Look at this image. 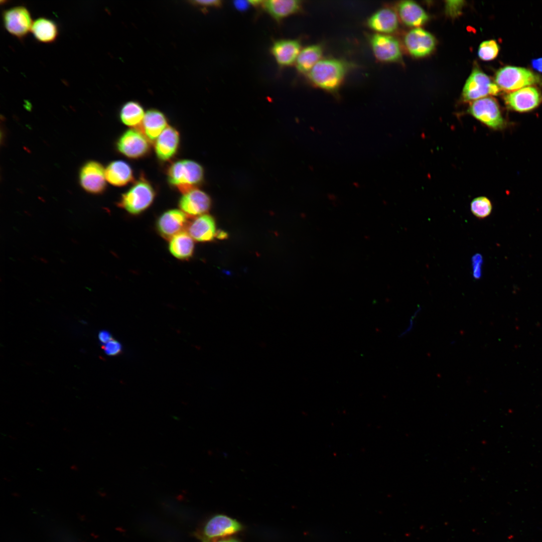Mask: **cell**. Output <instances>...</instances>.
I'll return each mask as SVG.
<instances>
[{
	"mask_svg": "<svg viewBox=\"0 0 542 542\" xmlns=\"http://www.w3.org/2000/svg\"><path fill=\"white\" fill-rule=\"evenodd\" d=\"M215 542H240L238 539L233 538L223 539Z\"/></svg>",
	"mask_w": 542,
	"mask_h": 542,
	"instance_id": "obj_39",
	"label": "cell"
},
{
	"mask_svg": "<svg viewBox=\"0 0 542 542\" xmlns=\"http://www.w3.org/2000/svg\"><path fill=\"white\" fill-rule=\"evenodd\" d=\"M186 231L194 240L201 242L212 241L218 232L214 217L208 214L191 218Z\"/></svg>",
	"mask_w": 542,
	"mask_h": 542,
	"instance_id": "obj_17",
	"label": "cell"
},
{
	"mask_svg": "<svg viewBox=\"0 0 542 542\" xmlns=\"http://www.w3.org/2000/svg\"><path fill=\"white\" fill-rule=\"evenodd\" d=\"M151 143L140 129L130 128L118 137L115 148L118 153L129 159L139 160L151 153Z\"/></svg>",
	"mask_w": 542,
	"mask_h": 542,
	"instance_id": "obj_5",
	"label": "cell"
},
{
	"mask_svg": "<svg viewBox=\"0 0 542 542\" xmlns=\"http://www.w3.org/2000/svg\"><path fill=\"white\" fill-rule=\"evenodd\" d=\"M2 20L5 29L19 39H24L31 32L33 23L30 11L22 6L4 10Z\"/></svg>",
	"mask_w": 542,
	"mask_h": 542,
	"instance_id": "obj_8",
	"label": "cell"
},
{
	"mask_svg": "<svg viewBox=\"0 0 542 542\" xmlns=\"http://www.w3.org/2000/svg\"><path fill=\"white\" fill-rule=\"evenodd\" d=\"M180 141L178 130L168 125L155 141L154 151L158 160L164 163L172 160L178 152Z\"/></svg>",
	"mask_w": 542,
	"mask_h": 542,
	"instance_id": "obj_16",
	"label": "cell"
},
{
	"mask_svg": "<svg viewBox=\"0 0 542 542\" xmlns=\"http://www.w3.org/2000/svg\"><path fill=\"white\" fill-rule=\"evenodd\" d=\"M420 309H418V310H417L415 312L414 314L410 317L409 322L406 328L400 333L399 337H403L412 331L414 326L415 320L420 312Z\"/></svg>",
	"mask_w": 542,
	"mask_h": 542,
	"instance_id": "obj_34",
	"label": "cell"
},
{
	"mask_svg": "<svg viewBox=\"0 0 542 542\" xmlns=\"http://www.w3.org/2000/svg\"><path fill=\"white\" fill-rule=\"evenodd\" d=\"M463 1H448L446 2V12L452 17L458 16L461 12L464 5Z\"/></svg>",
	"mask_w": 542,
	"mask_h": 542,
	"instance_id": "obj_30",
	"label": "cell"
},
{
	"mask_svg": "<svg viewBox=\"0 0 542 542\" xmlns=\"http://www.w3.org/2000/svg\"><path fill=\"white\" fill-rule=\"evenodd\" d=\"M102 348L105 353L109 356H116L122 351V346L120 342L114 339L103 345Z\"/></svg>",
	"mask_w": 542,
	"mask_h": 542,
	"instance_id": "obj_31",
	"label": "cell"
},
{
	"mask_svg": "<svg viewBox=\"0 0 542 542\" xmlns=\"http://www.w3.org/2000/svg\"><path fill=\"white\" fill-rule=\"evenodd\" d=\"M191 4L199 7H219L221 5V1L219 0L210 1H192Z\"/></svg>",
	"mask_w": 542,
	"mask_h": 542,
	"instance_id": "obj_33",
	"label": "cell"
},
{
	"mask_svg": "<svg viewBox=\"0 0 542 542\" xmlns=\"http://www.w3.org/2000/svg\"><path fill=\"white\" fill-rule=\"evenodd\" d=\"M241 524L235 519L223 514L215 515L205 524L202 531L203 542L226 536L240 531Z\"/></svg>",
	"mask_w": 542,
	"mask_h": 542,
	"instance_id": "obj_14",
	"label": "cell"
},
{
	"mask_svg": "<svg viewBox=\"0 0 542 542\" xmlns=\"http://www.w3.org/2000/svg\"><path fill=\"white\" fill-rule=\"evenodd\" d=\"M536 74L525 68L506 66L499 69L495 76L496 84L500 89L513 92L540 83Z\"/></svg>",
	"mask_w": 542,
	"mask_h": 542,
	"instance_id": "obj_4",
	"label": "cell"
},
{
	"mask_svg": "<svg viewBox=\"0 0 542 542\" xmlns=\"http://www.w3.org/2000/svg\"><path fill=\"white\" fill-rule=\"evenodd\" d=\"M188 216L180 209H171L162 213L157 218L156 229L160 235L166 240L186 229Z\"/></svg>",
	"mask_w": 542,
	"mask_h": 542,
	"instance_id": "obj_12",
	"label": "cell"
},
{
	"mask_svg": "<svg viewBox=\"0 0 542 542\" xmlns=\"http://www.w3.org/2000/svg\"><path fill=\"white\" fill-rule=\"evenodd\" d=\"M369 43L375 58L384 63L397 62L401 60L399 43L389 35L374 33L369 37Z\"/></svg>",
	"mask_w": 542,
	"mask_h": 542,
	"instance_id": "obj_9",
	"label": "cell"
},
{
	"mask_svg": "<svg viewBox=\"0 0 542 542\" xmlns=\"http://www.w3.org/2000/svg\"><path fill=\"white\" fill-rule=\"evenodd\" d=\"M349 68V64L343 60L324 59L320 60L307 75L313 86L333 93L340 88Z\"/></svg>",
	"mask_w": 542,
	"mask_h": 542,
	"instance_id": "obj_1",
	"label": "cell"
},
{
	"mask_svg": "<svg viewBox=\"0 0 542 542\" xmlns=\"http://www.w3.org/2000/svg\"><path fill=\"white\" fill-rule=\"evenodd\" d=\"M366 24L376 33L388 35L398 29V16L393 9L383 8L371 15L367 19Z\"/></svg>",
	"mask_w": 542,
	"mask_h": 542,
	"instance_id": "obj_18",
	"label": "cell"
},
{
	"mask_svg": "<svg viewBox=\"0 0 542 542\" xmlns=\"http://www.w3.org/2000/svg\"><path fill=\"white\" fill-rule=\"evenodd\" d=\"M211 204L210 196L198 188L182 194L178 201L180 210L190 218L207 214Z\"/></svg>",
	"mask_w": 542,
	"mask_h": 542,
	"instance_id": "obj_10",
	"label": "cell"
},
{
	"mask_svg": "<svg viewBox=\"0 0 542 542\" xmlns=\"http://www.w3.org/2000/svg\"><path fill=\"white\" fill-rule=\"evenodd\" d=\"M31 32L37 41L51 43L57 39L59 30L54 21L45 17H40L33 21Z\"/></svg>",
	"mask_w": 542,
	"mask_h": 542,
	"instance_id": "obj_25",
	"label": "cell"
},
{
	"mask_svg": "<svg viewBox=\"0 0 542 542\" xmlns=\"http://www.w3.org/2000/svg\"><path fill=\"white\" fill-rule=\"evenodd\" d=\"M301 50L300 42L291 39L276 41L271 49L278 64L282 66H290L296 62Z\"/></svg>",
	"mask_w": 542,
	"mask_h": 542,
	"instance_id": "obj_22",
	"label": "cell"
},
{
	"mask_svg": "<svg viewBox=\"0 0 542 542\" xmlns=\"http://www.w3.org/2000/svg\"><path fill=\"white\" fill-rule=\"evenodd\" d=\"M468 112L491 128L501 129L504 125L499 105L492 97H485L472 102Z\"/></svg>",
	"mask_w": 542,
	"mask_h": 542,
	"instance_id": "obj_7",
	"label": "cell"
},
{
	"mask_svg": "<svg viewBox=\"0 0 542 542\" xmlns=\"http://www.w3.org/2000/svg\"><path fill=\"white\" fill-rule=\"evenodd\" d=\"M323 47L320 44H313L301 49L296 61L298 71L308 74L322 58Z\"/></svg>",
	"mask_w": 542,
	"mask_h": 542,
	"instance_id": "obj_27",
	"label": "cell"
},
{
	"mask_svg": "<svg viewBox=\"0 0 542 542\" xmlns=\"http://www.w3.org/2000/svg\"><path fill=\"white\" fill-rule=\"evenodd\" d=\"M156 195L154 186L142 174L129 189L121 195L116 205L129 214L138 215L152 205Z\"/></svg>",
	"mask_w": 542,
	"mask_h": 542,
	"instance_id": "obj_3",
	"label": "cell"
},
{
	"mask_svg": "<svg viewBox=\"0 0 542 542\" xmlns=\"http://www.w3.org/2000/svg\"><path fill=\"white\" fill-rule=\"evenodd\" d=\"M166 176L169 185L182 194L202 183L204 170L196 161L181 159L172 162L167 169Z\"/></svg>",
	"mask_w": 542,
	"mask_h": 542,
	"instance_id": "obj_2",
	"label": "cell"
},
{
	"mask_svg": "<svg viewBox=\"0 0 542 542\" xmlns=\"http://www.w3.org/2000/svg\"><path fill=\"white\" fill-rule=\"evenodd\" d=\"M98 339L101 344L104 345L112 339L111 334L106 330H101L98 333Z\"/></svg>",
	"mask_w": 542,
	"mask_h": 542,
	"instance_id": "obj_35",
	"label": "cell"
},
{
	"mask_svg": "<svg viewBox=\"0 0 542 542\" xmlns=\"http://www.w3.org/2000/svg\"><path fill=\"white\" fill-rule=\"evenodd\" d=\"M500 90L488 76L479 68H474L466 81L462 96L464 101L473 102L489 95H497Z\"/></svg>",
	"mask_w": 542,
	"mask_h": 542,
	"instance_id": "obj_6",
	"label": "cell"
},
{
	"mask_svg": "<svg viewBox=\"0 0 542 542\" xmlns=\"http://www.w3.org/2000/svg\"><path fill=\"white\" fill-rule=\"evenodd\" d=\"M168 125V118L163 112L157 109L151 108L146 112L139 129L152 143L155 142Z\"/></svg>",
	"mask_w": 542,
	"mask_h": 542,
	"instance_id": "obj_19",
	"label": "cell"
},
{
	"mask_svg": "<svg viewBox=\"0 0 542 542\" xmlns=\"http://www.w3.org/2000/svg\"><path fill=\"white\" fill-rule=\"evenodd\" d=\"M79 179L82 188L88 193L100 194L106 188L105 169L97 161L85 163L80 169Z\"/></svg>",
	"mask_w": 542,
	"mask_h": 542,
	"instance_id": "obj_11",
	"label": "cell"
},
{
	"mask_svg": "<svg viewBox=\"0 0 542 542\" xmlns=\"http://www.w3.org/2000/svg\"><path fill=\"white\" fill-rule=\"evenodd\" d=\"M146 112L139 102L128 101L121 107L119 112L120 121L124 125L132 128H139L144 119Z\"/></svg>",
	"mask_w": 542,
	"mask_h": 542,
	"instance_id": "obj_26",
	"label": "cell"
},
{
	"mask_svg": "<svg viewBox=\"0 0 542 542\" xmlns=\"http://www.w3.org/2000/svg\"><path fill=\"white\" fill-rule=\"evenodd\" d=\"M504 99L509 108L524 112L537 107L542 101V95L538 89L530 86L509 92L504 96Z\"/></svg>",
	"mask_w": 542,
	"mask_h": 542,
	"instance_id": "obj_13",
	"label": "cell"
},
{
	"mask_svg": "<svg viewBox=\"0 0 542 542\" xmlns=\"http://www.w3.org/2000/svg\"><path fill=\"white\" fill-rule=\"evenodd\" d=\"M235 7L240 10H243L246 9L248 6L247 2L245 1H236L234 3Z\"/></svg>",
	"mask_w": 542,
	"mask_h": 542,
	"instance_id": "obj_37",
	"label": "cell"
},
{
	"mask_svg": "<svg viewBox=\"0 0 542 542\" xmlns=\"http://www.w3.org/2000/svg\"><path fill=\"white\" fill-rule=\"evenodd\" d=\"M499 50V46L495 40H487L480 44L478 50V55L482 60L490 61L497 57Z\"/></svg>",
	"mask_w": 542,
	"mask_h": 542,
	"instance_id": "obj_29",
	"label": "cell"
},
{
	"mask_svg": "<svg viewBox=\"0 0 542 542\" xmlns=\"http://www.w3.org/2000/svg\"><path fill=\"white\" fill-rule=\"evenodd\" d=\"M470 209L472 214L479 219H484L491 214L492 205L490 200L485 196L474 198L470 203Z\"/></svg>",
	"mask_w": 542,
	"mask_h": 542,
	"instance_id": "obj_28",
	"label": "cell"
},
{
	"mask_svg": "<svg viewBox=\"0 0 542 542\" xmlns=\"http://www.w3.org/2000/svg\"><path fill=\"white\" fill-rule=\"evenodd\" d=\"M228 236L227 234L223 231L218 230L216 238L219 239H223Z\"/></svg>",
	"mask_w": 542,
	"mask_h": 542,
	"instance_id": "obj_38",
	"label": "cell"
},
{
	"mask_svg": "<svg viewBox=\"0 0 542 542\" xmlns=\"http://www.w3.org/2000/svg\"><path fill=\"white\" fill-rule=\"evenodd\" d=\"M531 64L533 69L542 73V58L532 60Z\"/></svg>",
	"mask_w": 542,
	"mask_h": 542,
	"instance_id": "obj_36",
	"label": "cell"
},
{
	"mask_svg": "<svg viewBox=\"0 0 542 542\" xmlns=\"http://www.w3.org/2000/svg\"><path fill=\"white\" fill-rule=\"evenodd\" d=\"M404 44L411 55L423 57L431 54L436 46V40L429 32L416 28L406 34Z\"/></svg>",
	"mask_w": 542,
	"mask_h": 542,
	"instance_id": "obj_15",
	"label": "cell"
},
{
	"mask_svg": "<svg viewBox=\"0 0 542 542\" xmlns=\"http://www.w3.org/2000/svg\"><path fill=\"white\" fill-rule=\"evenodd\" d=\"M194 240L185 231L174 236L169 240V250L176 258L187 260L191 258L194 251Z\"/></svg>",
	"mask_w": 542,
	"mask_h": 542,
	"instance_id": "obj_23",
	"label": "cell"
},
{
	"mask_svg": "<svg viewBox=\"0 0 542 542\" xmlns=\"http://www.w3.org/2000/svg\"><path fill=\"white\" fill-rule=\"evenodd\" d=\"M265 10L277 21L298 13L302 7V2L297 0H269L263 1Z\"/></svg>",
	"mask_w": 542,
	"mask_h": 542,
	"instance_id": "obj_24",
	"label": "cell"
},
{
	"mask_svg": "<svg viewBox=\"0 0 542 542\" xmlns=\"http://www.w3.org/2000/svg\"><path fill=\"white\" fill-rule=\"evenodd\" d=\"M473 265V276L475 278L479 279L481 276V266L482 262V257L477 254L472 258Z\"/></svg>",
	"mask_w": 542,
	"mask_h": 542,
	"instance_id": "obj_32",
	"label": "cell"
},
{
	"mask_svg": "<svg viewBox=\"0 0 542 542\" xmlns=\"http://www.w3.org/2000/svg\"><path fill=\"white\" fill-rule=\"evenodd\" d=\"M397 16L402 22L410 27H420L428 20L426 11L419 4L412 1H403L397 5Z\"/></svg>",
	"mask_w": 542,
	"mask_h": 542,
	"instance_id": "obj_21",
	"label": "cell"
},
{
	"mask_svg": "<svg viewBox=\"0 0 542 542\" xmlns=\"http://www.w3.org/2000/svg\"><path fill=\"white\" fill-rule=\"evenodd\" d=\"M106 180L116 187H123L134 181V172L125 161L115 160L110 162L105 168Z\"/></svg>",
	"mask_w": 542,
	"mask_h": 542,
	"instance_id": "obj_20",
	"label": "cell"
}]
</instances>
